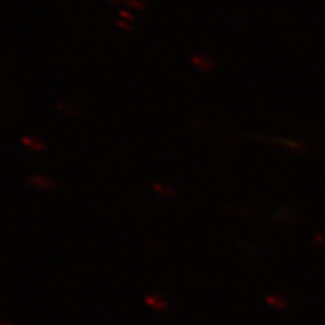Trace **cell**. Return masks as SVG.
Instances as JSON below:
<instances>
[{"instance_id":"obj_1","label":"cell","mask_w":325,"mask_h":325,"mask_svg":"<svg viewBox=\"0 0 325 325\" xmlns=\"http://www.w3.org/2000/svg\"><path fill=\"white\" fill-rule=\"evenodd\" d=\"M191 61H193V64H194L195 67L198 69H200V71L207 72V71L214 69V63H213V60L209 56H206V54H195V56H193V58H191Z\"/></svg>"},{"instance_id":"obj_2","label":"cell","mask_w":325,"mask_h":325,"mask_svg":"<svg viewBox=\"0 0 325 325\" xmlns=\"http://www.w3.org/2000/svg\"><path fill=\"white\" fill-rule=\"evenodd\" d=\"M29 183L32 184L33 187L39 188V190H50V188H54V181H50L48 178H45L42 175H34L29 179Z\"/></svg>"},{"instance_id":"obj_3","label":"cell","mask_w":325,"mask_h":325,"mask_svg":"<svg viewBox=\"0 0 325 325\" xmlns=\"http://www.w3.org/2000/svg\"><path fill=\"white\" fill-rule=\"evenodd\" d=\"M145 304L155 310L167 309V301L164 300L162 295H157V294H150L148 297H145Z\"/></svg>"},{"instance_id":"obj_4","label":"cell","mask_w":325,"mask_h":325,"mask_svg":"<svg viewBox=\"0 0 325 325\" xmlns=\"http://www.w3.org/2000/svg\"><path fill=\"white\" fill-rule=\"evenodd\" d=\"M22 143H23L26 146H29V148H32L33 150H36V152H41V150H44L45 148L42 141H39V140L34 137H23L22 138Z\"/></svg>"},{"instance_id":"obj_5","label":"cell","mask_w":325,"mask_h":325,"mask_svg":"<svg viewBox=\"0 0 325 325\" xmlns=\"http://www.w3.org/2000/svg\"><path fill=\"white\" fill-rule=\"evenodd\" d=\"M267 302H269V305L278 307V309L285 307V301L282 300L281 297H276V295H270V297H267Z\"/></svg>"},{"instance_id":"obj_6","label":"cell","mask_w":325,"mask_h":325,"mask_svg":"<svg viewBox=\"0 0 325 325\" xmlns=\"http://www.w3.org/2000/svg\"><path fill=\"white\" fill-rule=\"evenodd\" d=\"M153 188L156 190L157 193H160V194H162V195L172 194V188H169L168 186H162V184H160V183H156V184L153 186Z\"/></svg>"},{"instance_id":"obj_7","label":"cell","mask_w":325,"mask_h":325,"mask_svg":"<svg viewBox=\"0 0 325 325\" xmlns=\"http://www.w3.org/2000/svg\"><path fill=\"white\" fill-rule=\"evenodd\" d=\"M126 3L134 8H138V10H145V4L141 0H126Z\"/></svg>"},{"instance_id":"obj_8","label":"cell","mask_w":325,"mask_h":325,"mask_svg":"<svg viewBox=\"0 0 325 325\" xmlns=\"http://www.w3.org/2000/svg\"><path fill=\"white\" fill-rule=\"evenodd\" d=\"M117 25L121 26V27H124V29H127V30H130L131 29V26L129 25V23L124 22V20H118V22H117Z\"/></svg>"},{"instance_id":"obj_9","label":"cell","mask_w":325,"mask_h":325,"mask_svg":"<svg viewBox=\"0 0 325 325\" xmlns=\"http://www.w3.org/2000/svg\"><path fill=\"white\" fill-rule=\"evenodd\" d=\"M119 14H121L122 17H125V18L130 19V20H133V19H134V17H133V14H131V13H126V11H119Z\"/></svg>"},{"instance_id":"obj_10","label":"cell","mask_w":325,"mask_h":325,"mask_svg":"<svg viewBox=\"0 0 325 325\" xmlns=\"http://www.w3.org/2000/svg\"><path fill=\"white\" fill-rule=\"evenodd\" d=\"M3 325H7V324H3Z\"/></svg>"}]
</instances>
